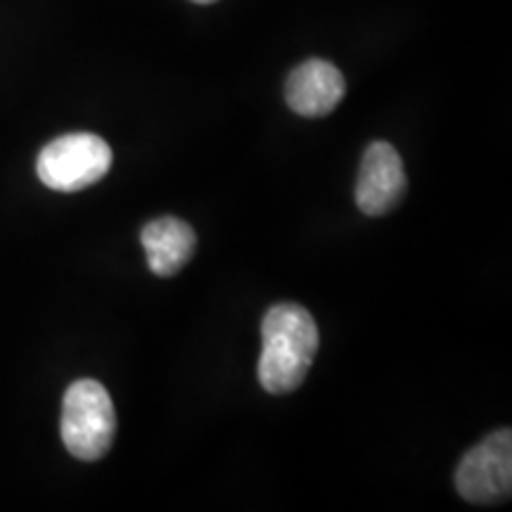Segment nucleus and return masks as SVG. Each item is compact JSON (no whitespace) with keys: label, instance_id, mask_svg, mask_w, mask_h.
Segmentation results:
<instances>
[{"label":"nucleus","instance_id":"obj_1","mask_svg":"<svg viewBox=\"0 0 512 512\" xmlns=\"http://www.w3.org/2000/svg\"><path fill=\"white\" fill-rule=\"evenodd\" d=\"M318 342V325L304 306L292 302L271 306L261 323V387L275 396L302 387Z\"/></svg>","mask_w":512,"mask_h":512},{"label":"nucleus","instance_id":"obj_2","mask_svg":"<svg viewBox=\"0 0 512 512\" xmlns=\"http://www.w3.org/2000/svg\"><path fill=\"white\" fill-rule=\"evenodd\" d=\"M60 434L67 451L86 463L110 453L117 434V413L110 392L98 380L69 384L62 399Z\"/></svg>","mask_w":512,"mask_h":512},{"label":"nucleus","instance_id":"obj_3","mask_svg":"<svg viewBox=\"0 0 512 512\" xmlns=\"http://www.w3.org/2000/svg\"><path fill=\"white\" fill-rule=\"evenodd\" d=\"M112 169V150L95 133H67L43 147L36 162L41 183L57 192L91 188Z\"/></svg>","mask_w":512,"mask_h":512},{"label":"nucleus","instance_id":"obj_4","mask_svg":"<svg viewBox=\"0 0 512 512\" xmlns=\"http://www.w3.org/2000/svg\"><path fill=\"white\" fill-rule=\"evenodd\" d=\"M456 489L465 501L491 505L512 494V432L498 430L467 451L456 470Z\"/></svg>","mask_w":512,"mask_h":512},{"label":"nucleus","instance_id":"obj_5","mask_svg":"<svg viewBox=\"0 0 512 512\" xmlns=\"http://www.w3.org/2000/svg\"><path fill=\"white\" fill-rule=\"evenodd\" d=\"M408 181L401 155L394 145L375 140L366 147L358 169L356 204L366 216H384L396 209L406 195Z\"/></svg>","mask_w":512,"mask_h":512},{"label":"nucleus","instance_id":"obj_6","mask_svg":"<svg viewBox=\"0 0 512 512\" xmlns=\"http://www.w3.org/2000/svg\"><path fill=\"white\" fill-rule=\"evenodd\" d=\"M347 81L332 62L306 60L294 67L285 83V100L299 117H325L342 102Z\"/></svg>","mask_w":512,"mask_h":512},{"label":"nucleus","instance_id":"obj_7","mask_svg":"<svg viewBox=\"0 0 512 512\" xmlns=\"http://www.w3.org/2000/svg\"><path fill=\"white\" fill-rule=\"evenodd\" d=\"M140 245L147 254V266L159 278H171L195 256L197 235L190 223L176 216L150 221L140 233Z\"/></svg>","mask_w":512,"mask_h":512},{"label":"nucleus","instance_id":"obj_8","mask_svg":"<svg viewBox=\"0 0 512 512\" xmlns=\"http://www.w3.org/2000/svg\"><path fill=\"white\" fill-rule=\"evenodd\" d=\"M192 3H200V5H211V3H216V0H192Z\"/></svg>","mask_w":512,"mask_h":512}]
</instances>
